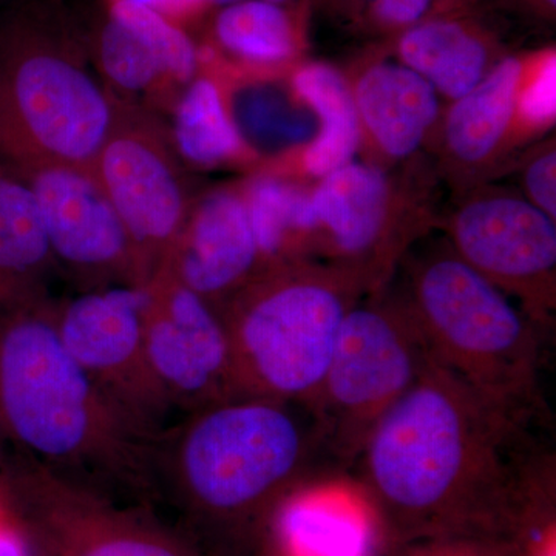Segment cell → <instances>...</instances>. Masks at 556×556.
Here are the masks:
<instances>
[{
  "label": "cell",
  "mask_w": 556,
  "mask_h": 556,
  "mask_svg": "<svg viewBox=\"0 0 556 556\" xmlns=\"http://www.w3.org/2000/svg\"><path fill=\"white\" fill-rule=\"evenodd\" d=\"M0 556H33L27 538L0 497Z\"/></svg>",
  "instance_id": "obj_32"
},
{
  "label": "cell",
  "mask_w": 556,
  "mask_h": 556,
  "mask_svg": "<svg viewBox=\"0 0 556 556\" xmlns=\"http://www.w3.org/2000/svg\"><path fill=\"white\" fill-rule=\"evenodd\" d=\"M0 434L62 477L139 479L149 433L68 353L36 298L0 308Z\"/></svg>",
  "instance_id": "obj_2"
},
{
  "label": "cell",
  "mask_w": 556,
  "mask_h": 556,
  "mask_svg": "<svg viewBox=\"0 0 556 556\" xmlns=\"http://www.w3.org/2000/svg\"><path fill=\"white\" fill-rule=\"evenodd\" d=\"M214 7V0H164L161 13L172 21L188 20Z\"/></svg>",
  "instance_id": "obj_33"
},
{
  "label": "cell",
  "mask_w": 556,
  "mask_h": 556,
  "mask_svg": "<svg viewBox=\"0 0 556 556\" xmlns=\"http://www.w3.org/2000/svg\"><path fill=\"white\" fill-rule=\"evenodd\" d=\"M239 2V0H214L215 9L223 5H229V3ZM266 2L278 3V5H302V3L309 2V0H266Z\"/></svg>",
  "instance_id": "obj_35"
},
{
  "label": "cell",
  "mask_w": 556,
  "mask_h": 556,
  "mask_svg": "<svg viewBox=\"0 0 556 556\" xmlns=\"http://www.w3.org/2000/svg\"><path fill=\"white\" fill-rule=\"evenodd\" d=\"M306 3L289 7L266 0H239L218 7L211 25V49L260 67L289 64L303 51Z\"/></svg>",
  "instance_id": "obj_23"
},
{
  "label": "cell",
  "mask_w": 556,
  "mask_h": 556,
  "mask_svg": "<svg viewBox=\"0 0 556 556\" xmlns=\"http://www.w3.org/2000/svg\"><path fill=\"white\" fill-rule=\"evenodd\" d=\"M397 299L433 364L521 426L541 419L540 328L506 292L448 248L413 263Z\"/></svg>",
  "instance_id": "obj_4"
},
{
  "label": "cell",
  "mask_w": 556,
  "mask_h": 556,
  "mask_svg": "<svg viewBox=\"0 0 556 556\" xmlns=\"http://www.w3.org/2000/svg\"><path fill=\"white\" fill-rule=\"evenodd\" d=\"M515 3L519 9L529 10L530 13L544 20H554L556 11V0H508Z\"/></svg>",
  "instance_id": "obj_34"
},
{
  "label": "cell",
  "mask_w": 556,
  "mask_h": 556,
  "mask_svg": "<svg viewBox=\"0 0 556 556\" xmlns=\"http://www.w3.org/2000/svg\"><path fill=\"white\" fill-rule=\"evenodd\" d=\"M475 9L437 14L394 38L399 62L447 100L475 89L503 58L500 38Z\"/></svg>",
  "instance_id": "obj_18"
},
{
  "label": "cell",
  "mask_w": 556,
  "mask_h": 556,
  "mask_svg": "<svg viewBox=\"0 0 556 556\" xmlns=\"http://www.w3.org/2000/svg\"><path fill=\"white\" fill-rule=\"evenodd\" d=\"M0 497L40 556H203L108 506L78 484L28 460L5 471Z\"/></svg>",
  "instance_id": "obj_9"
},
{
  "label": "cell",
  "mask_w": 556,
  "mask_h": 556,
  "mask_svg": "<svg viewBox=\"0 0 556 556\" xmlns=\"http://www.w3.org/2000/svg\"><path fill=\"white\" fill-rule=\"evenodd\" d=\"M174 146L190 164L214 167L243 150L239 127L226 110L217 84L195 76L179 98L174 118Z\"/></svg>",
  "instance_id": "obj_25"
},
{
  "label": "cell",
  "mask_w": 556,
  "mask_h": 556,
  "mask_svg": "<svg viewBox=\"0 0 556 556\" xmlns=\"http://www.w3.org/2000/svg\"><path fill=\"white\" fill-rule=\"evenodd\" d=\"M530 433L431 364L354 464L388 547L439 536L515 541L555 511L554 459Z\"/></svg>",
  "instance_id": "obj_1"
},
{
  "label": "cell",
  "mask_w": 556,
  "mask_h": 556,
  "mask_svg": "<svg viewBox=\"0 0 556 556\" xmlns=\"http://www.w3.org/2000/svg\"><path fill=\"white\" fill-rule=\"evenodd\" d=\"M263 541L270 556H382L388 547L367 490L343 471L294 486L274 510Z\"/></svg>",
  "instance_id": "obj_15"
},
{
  "label": "cell",
  "mask_w": 556,
  "mask_h": 556,
  "mask_svg": "<svg viewBox=\"0 0 556 556\" xmlns=\"http://www.w3.org/2000/svg\"><path fill=\"white\" fill-rule=\"evenodd\" d=\"M108 3L94 54L110 86L137 94L164 80L189 84L195 78L200 50L177 22L148 7Z\"/></svg>",
  "instance_id": "obj_17"
},
{
  "label": "cell",
  "mask_w": 556,
  "mask_h": 556,
  "mask_svg": "<svg viewBox=\"0 0 556 556\" xmlns=\"http://www.w3.org/2000/svg\"><path fill=\"white\" fill-rule=\"evenodd\" d=\"M148 288L146 357L166 404L197 412L239 399L228 331L217 306L164 270Z\"/></svg>",
  "instance_id": "obj_11"
},
{
  "label": "cell",
  "mask_w": 556,
  "mask_h": 556,
  "mask_svg": "<svg viewBox=\"0 0 556 556\" xmlns=\"http://www.w3.org/2000/svg\"><path fill=\"white\" fill-rule=\"evenodd\" d=\"M556 116L555 49L529 54L517 98L518 119L527 129H546Z\"/></svg>",
  "instance_id": "obj_28"
},
{
  "label": "cell",
  "mask_w": 556,
  "mask_h": 556,
  "mask_svg": "<svg viewBox=\"0 0 556 556\" xmlns=\"http://www.w3.org/2000/svg\"><path fill=\"white\" fill-rule=\"evenodd\" d=\"M53 262L35 195L0 163V308L39 295Z\"/></svg>",
  "instance_id": "obj_21"
},
{
  "label": "cell",
  "mask_w": 556,
  "mask_h": 556,
  "mask_svg": "<svg viewBox=\"0 0 556 556\" xmlns=\"http://www.w3.org/2000/svg\"><path fill=\"white\" fill-rule=\"evenodd\" d=\"M129 239L139 287L166 265L193 201L160 124L119 101L93 167Z\"/></svg>",
  "instance_id": "obj_8"
},
{
  "label": "cell",
  "mask_w": 556,
  "mask_h": 556,
  "mask_svg": "<svg viewBox=\"0 0 556 556\" xmlns=\"http://www.w3.org/2000/svg\"><path fill=\"white\" fill-rule=\"evenodd\" d=\"M292 89L318 121L303 152V167L318 179L353 161L362 129L353 89L327 62H305L292 75Z\"/></svg>",
  "instance_id": "obj_22"
},
{
  "label": "cell",
  "mask_w": 556,
  "mask_h": 556,
  "mask_svg": "<svg viewBox=\"0 0 556 556\" xmlns=\"http://www.w3.org/2000/svg\"><path fill=\"white\" fill-rule=\"evenodd\" d=\"M108 2H127L134 5L148 7V9L160 11L163 10L164 0H108Z\"/></svg>",
  "instance_id": "obj_36"
},
{
  "label": "cell",
  "mask_w": 556,
  "mask_h": 556,
  "mask_svg": "<svg viewBox=\"0 0 556 556\" xmlns=\"http://www.w3.org/2000/svg\"><path fill=\"white\" fill-rule=\"evenodd\" d=\"M148 303V287L124 285L91 291L54 311L58 332L68 353L146 431L169 407L146 357Z\"/></svg>",
  "instance_id": "obj_12"
},
{
  "label": "cell",
  "mask_w": 556,
  "mask_h": 556,
  "mask_svg": "<svg viewBox=\"0 0 556 556\" xmlns=\"http://www.w3.org/2000/svg\"><path fill=\"white\" fill-rule=\"evenodd\" d=\"M118 105L65 36L25 14L0 27V163L91 169Z\"/></svg>",
  "instance_id": "obj_6"
},
{
  "label": "cell",
  "mask_w": 556,
  "mask_h": 556,
  "mask_svg": "<svg viewBox=\"0 0 556 556\" xmlns=\"http://www.w3.org/2000/svg\"><path fill=\"white\" fill-rule=\"evenodd\" d=\"M243 127L257 139L294 142L311 141L314 126L302 113L292 109L280 94L269 90H254L240 102Z\"/></svg>",
  "instance_id": "obj_27"
},
{
  "label": "cell",
  "mask_w": 556,
  "mask_h": 556,
  "mask_svg": "<svg viewBox=\"0 0 556 556\" xmlns=\"http://www.w3.org/2000/svg\"><path fill=\"white\" fill-rule=\"evenodd\" d=\"M263 265L309 258L311 192L274 177L252 179L243 189Z\"/></svg>",
  "instance_id": "obj_24"
},
{
  "label": "cell",
  "mask_w": 556,
  "mask_h": 556,
  "mask_svg": "<svg viewBox=\"0 0 556 556\" xmlns=\"http://www.w3.org/2000/svg\"><path fill=\"white\" fill-rule=\"evenodd\" d=\"M526 199L556 219V150H541L527 163L525 170Z\"/></svg>",
  "instance_id": "obj_30"
},
{
  "label": "cell",
  "mask_w": 556,
  "mask_h": 556,
  "mask_svg": "<svg viewBox=\"0 0 556 556\" xmlns=\"http://www.w3.org/2000/svg\"><path fill=\"white\" fill-rule=\"evenodd\" d=\"M263 269L243 189L222 188L193 201L161 270L218 306Z\"/></svg>",
  "instance_id": "obj_16"
},
{
  "label": "cell",
  "mask_w": 556,
  "mask_h": 556,
  "mask_svg": "<svg viewBox=\"0 0 556 556\" xmlns=\"http://www.w3.org/2000/svg\"><path fill=\"white\" fill-rule=\"evenodd\" d=\"M453 252L485 277L538 328L556 306L555 219L527 199L484 193L466 201L448 226Z\"/></svg>",
  "instance_id": "obj_10"
},
{
  "label": "cell",
  "mask_w": 556,
  "mask_h": 556,
  "mask_svg": "<svg viewBox=\"0 0 556 556\" xmlns=\"http://www.w3.org/2000/svg\"><path fill=\"white\" fill-rule=\"evenodd\" d=\"M170 457L179 495L225 543L263 541L280 501L327 471L318 464L327 456L313 412L263 397L197 409Z\"/></svg>",
  "instance_id": "obj_3"
},
{
  "label": "cell",
  "mask_w": 556,
  "mask_h": 556,
  "mask_svg": "<svg viewBox=\"0 0 556 556\" xmlns=\"http://www.w3.org/2000/svg\"><path fill=\"white\" fill-rule=\"evenodd\" d=\"M393 189L386 172L371 164H343L311 190V254L321 252L329 265L356 274L372 292L386 283L404 252L394 229Z\"/></svg>",
  "instance_id": "obj_14"
},
{
  "label": "cell",
  "mask_w": 556,
  "mask_h": 556,
  "mask_svg": "<svg viewBox=\"0 0 556 556\" xmlns=\"http://www.w3.org/2000/svg\"><path fill=\"white\" fill-rule=\"evenodd\" d=\"M368 292L356 274L303 258L268 266L226 299L217 308L240 397L309 408L348 311Z\"/></svg>",
  "instance_id": "obj_5"
},
{
  "label": "cell",
  "mask_w": 556,
  "mask_h": 556,
  "mask_svg": "<svg viewBox=\"0 0 556 556\" xmlns=\"http://www.w3.org/2000/svg\"><path fill=\"white\" fill-rule=\"evenodd\" d=\"M372 298L348 311L309 405L325 456L338 471L354 467L376 424L433 364L401 300Z\"/></svg>",
  "instance_id": "obj_7"
},
{
  "label": "cell",
  "mask_w": 556,
  "mask_h": 556,
  "mask_svg": "<svg viewBox=\"0 0 556 556\" xmlns=\"http://www.w3.org/2000/svg\"><path fill=\"white\" fill-rule=\"evenodd\" d=\"M555 517L543 519L515 540L510 556H556Z\"/></svg>",
  "instance_id": "obj_31"
},
{
  "label": "cell",
  "mask_w": 556,
  "mask_h": 556,
  "mask_svg": "<svg viewBox=\"0 0 556 556\" xmlns=\"http://www.w3.org/2000/svg\"><path fill=\"white\" fill-rule=\"evenodd\" d=\"M515 541L475 536H439L388 547L382 556H510Z\"/></svg>",
  "instance_id": "obj_29"
},
{
  "label": "cell",
  "mask_w": 556,
  "mask_h": 556,
  "mask_svg": "<svg viewBox=\"0 0 556 556\" xmlns=\"http://www.w3.org/2000/svg\"><path fill=\"white\" fill-rule=\"evenodd\" d=\"M338 16L364 33L396 38L413 25L479 0H325Z\"/></svg>",
  "instance_id": "obj_26"
},
{
  "label": "cell",
  "mask_w": 556,
  "mask_h": 556,
  "mask_svg": "<svg viewBox=\"0 0 556 556\" xmlns=\"http://www.w3.org/2000/svg\"><path fill=\"white\" fill-rule=\"evenodd\" d=\"M10 169L35 195L54 262L89 280L137 285L126 230L93 170L67 164Z\"/></svg>",
  "instance_id": "obj_13"
},
{
  "label": "cell",
  "mask_w": 556,
  "mask_h": 556,
  "mask_svg": "<svg viewBox=\"0 0 556 556\" xmlns=\"http://www.w3.org/2000/svg\"><path fill=\"white\" fill-rule=\"evenodd\" d=\"M351 89L362 131L388 159H408L437 126L438 91L399 61L369 65Z\"/></svg>",
  "instance_id": "obj_19"
},
{
  "label": "cell",
  "mask_w": 556,
  "mask_h": 556,
  "mask_svg": "<svg viewBox=\"0 0 556 556\" xmlns=\"http://www.w3.org/2000/svg\"><path fill=\"white\" fill-rule=\"evenodd\" d=\"M527 56H503L475 89L453 101L444 123L448 155L467 167L484 164L514 126Z\"/></svg>",
  "instance_id": "obj_20"
}]
</instances>
